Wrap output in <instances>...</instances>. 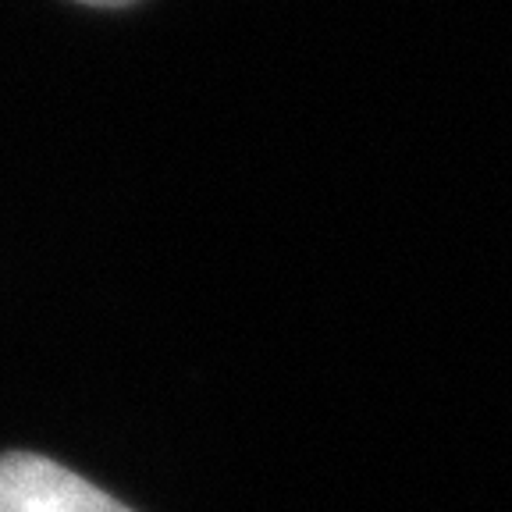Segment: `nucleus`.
Returning a JSON list of instances; mask_svg holds the SVG:
<instances>
[{"instance_id":"1","label":"nucleus","mask_w":512,"mask_h":512,"mask_svg":"<svg viewBox=\"0 0 512 512\" xmlns=\"http://www.w3.org/2000/svg\"><path fill=\"white\" fill-rule=\"evenodd\" d=\"M0 512H132L54 459L0 456Z\"/></svg>"},{"instance_id":"2","label":"nucleus","mask_w":512,"mask_h":512,"mask_svg":"<svg viewBox=\"0 0 512 512\" xmlns=\"http://www.w3.org/2000/svg\"><path fill=\"white\" fill-rule=\"evenodd\" d=\"M82 4H93V8H121V4H132V0H82Z\"/></svg>"}]
</instances>
